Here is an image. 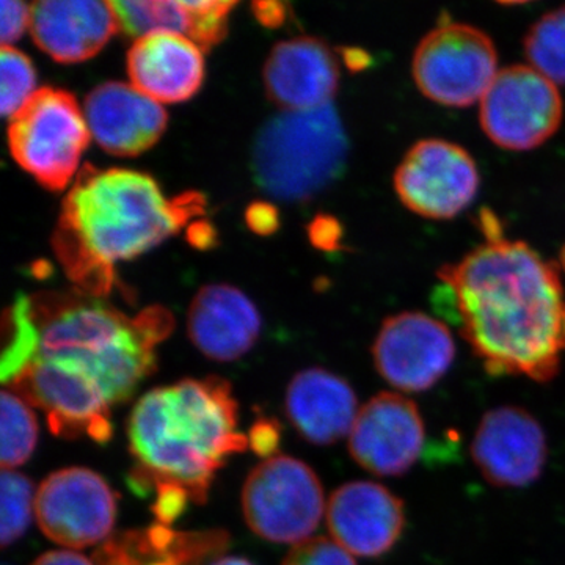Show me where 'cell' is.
Instances as JSON below:
<instances>
[{"mask_svg":"<svg viewBox=\"0 0 565 565\" xmlns=\"http://www.w3.org/2000/svg\"><path fill=\"white\" fill-rule=\"evenodd\" d=\"M192 14V31L189 39L203 51L221 43L228 31V17L236 2L228 0H185Z\"/></svg>","mask_w":565,"mask_h":565,"instance_id":"cell-29","label":"cell"},{"mask_svg":"<svg viewBox=\"0 0 565 565\" xmlns=\"http://www.w3.org/2000/svg\"><path fill=\"white\" fill-rule=\"evenodd\" d=\"M3 344L0 359V375L6 385L18 377L39 355V327L32 318L31 297L20 294L3 313Z\"/></svg>","mask_w":565,"mask_h":565,"instance_id":"cell-23","label":"cell"},{"mask_svg":"<svg viewBox=\"0 0 565 565\" xmlns=\"http://www.w3.org/2000/svg\"><path fill=\"white\" fill-rule=\"evenodd\" d=\"M523 47L530 66L553 84L565 85V7L535 21Z\"/></svg>","mask_w":565,"mask_h":565,"instance_id":"cell-26","label":"cell"},{"mask_svg":"<svg viewBox=\"0 0 565 565\" xmlns=\"http://www.w3.org/2000/svg\"><path fill=\"white\" fill-rule=\"evenodd\" d=\"M451 294L460 334L492 375L548 384L565 351V299L559 267L531 245L486 241L438 270Z\"/></svg>","mask_w":565,"mask_h":565,"instance_id":"cell-1","label":"cell"},{"mask_svg":"<svg viewBox=\"0 0 565 565\" xmlns=\"http://www.w3.org/2000/svg\"><path fill=\"white\" fill-rule=\"evenodd\" d=\"M426 444V424L414 401L379 393L362 405L349 434V452L364 471L399 478L415 467Z\"/></svg>","mask_w":565,"mask_h":565,"instance_id":"cell-13","label":"cell"},{"mask_svg":"<svg viewBox=\"0 0 565 565\" xmlns=\"http://www.w3.org/2000/svg\"><path fill=\"white\" fill-rule=\"evenodd\" d=\"M359 411V399L351 384L322 367L300 371L286 392L289 422L313 445L343 440L351 434Z\"/></svg>","mask_w":565,"mask_h":565,"instance_id":"cell-22","label":"cell"},{"mask_svg":"<svg viewBox=\"0 0 565 565\" xmlns=\"http://www.w3.org/2000/svg\"><path fill=\"white\" fill-rule=\"evenodd\" d=\"M481 177L470 152L444 139L416 141L397 166L394 192L408 211L449 221L475 202Z\"/></svg>","mask_w":565,"mask_h":565,"instance_id":"cell-10","label":"cell"},{"mask_svg":"<svg viewBox=\"0 0 565 565\" xmlns=\"http://www.w3.org/2000/svg\"><path fill=\"white\" fill-rule=\"evenodd\" d=\"M188 332L207 359L234 362L258 341L262 316L241 289L230 285L204 286L189 308Z\"/></svg>","mask_w":565,"mask_h":565,"instance_id":"cell-21","label":"cell"},{"mask_svg":"<svg viewBox=\"0 0 565 565\" xmlns=\"http://www.w3.org/2000/svg\"><path fill=\"white\" fill-rule=\"evenodd\" d=\"M564 104L557 85L530 65H512L494 77L481 99L479 122L497 147L531 151L561 128Z\"/></svg>","mask_w":565,"mask_h":565,"instance_id":"cell-9","label":"cell"},{"mask_svg":"<svg viewBox=\"0 0 565 565\" xmlns=\"http://www.w3.org/2000/svg\"><path fill=\"white\" fill-rule=\"evenodd\" d=\"M148 565H178V564H177V561L166 559V561H156V563H151Z\"/></svg>","mask_w":565,"mask_h":565,"instance_id":"cell-39","label":"cell"},{"mask_svg":"<svg viewBox=\"0 0 565 565\" xmlns=\"http://www.w3.org/2000/svg\"><path fill=\"white\" fill-rule=\"evenodd\" d=\"M253 11H255L256 20L270 29L280 28L288 18V10L281 2H255Z\"/></svg>","mask_w":565,"mask_h":565,"instance_id":"cell-34","label":"cell"},{"mask_svg":"<svg viewBox=\"0 0 565 565\" xmlns=\"http://www.w3.org/2000/svg\"><path fill=\"white\" fill-rule=\"evenodd\" d=\"M137 462L158 490L203 501L215 471L248 440L237 430V405L221 377L185 379L140 397L128 423Z\"/></svg>","mask_w":565,"mask_h":565,"instance_id":"cell-3","label":"cell"},{"mask_svg":"<svg viewBox=\"0 0 565 565\" xmlns=\"http://www.w3.org/2000/svg\"><path fill=\"white\" fill-rule=\"evenodd\" d=\"M348 150L343 122L333 104L282 111L256 137L253 177L274 199L307 202L343 173Z\"/></svg>","mask_w":565,"mask_h":565,"instance_id":"cell-5","label":"cell"},{"mask_svg":"<svg viewBox=\"0 0 565 565\" xmlns=\"http://www.w3.org/2000/svg\"><path fill=\"white\" fill-rule=\"evenodd\" d=\"M211 565H253V564L248 563V561L244 559V557L228 556V557H222V559L215 561V563H212Z\"/></svg>","mask_w":565,"mask_h":565,"instance_id":"cell-38","label":"cell"},{"mask_svg":"<svg viewBox=\"0 0 565 565\" xmlns=\"http://www.w3.org/2000/svg\"><path fill=\"white\" fill-rule=\"evenodd\" d=\"M326 516L333 541L353 557L367 559L388 555L407 525L404 501L373 481L338 487L327 503Z\"/></svg>","mask_w":565,"mask_h":565,"instance_id":"cell-16","label":"cell"},{"mask_svg":"<svg viewBox=\"0 0 565 565\" xmlns=\"http://www.w3.org/2000/svg\"><path fill=\"white\" fill-rule=\"evenodd\" d=\"M250 440L252 448L258 451V455H269V452L274 451L275 446H277V430L267 422L258 423L253 427Z\"/></svg>","mask_w":565,"mask_h":565,"instance_id":"cell-35","label":"cell"},{"mask_svg":"<svg viewBox=\"0 0 565 565\" xmlns=\"http://www.w3.org/2000/svg\"><path fill=\"white\" fill-rule=\"evenodd\" d=\"M204 196L167 200L150 174L82 167L62 204L52 247L77 291L109 296L115 263L143 255L203 214Z\"/></svg>","mask_w":565,"mask_h":565,"instance_id":"cell-2","label":"cell"},{"mask_svg":"<svg viewBox=\"0 0 565 565\" xmlns=\"http://www.w3.org/2000/svg\"><path fill=\"white\" fill-rule=\"evenodd\" d=\"M563 329H564V338H565V313H564V326H563Z\"/></svg>","mask_w":565,"mask_h":565,"instance_id":"cell-41","label":"cell"},{"mask_svg":"<svg viewBox=\"0 0 565 565\" xmlns=\"http://www.w3.org/2000/svg\"><path fill=\"white\" fill-rule=\"evenodd\" d=\"M35 519L55 544L87 548L109 537L117 519V498L95 471L63 468L47 476L36 490Z\"/></svg>","mask_w":565,"mask_h":565,"instance_id":"cell-11","label":"cell"},{"mask_svg":"<svg viewBox=\"0 0 565 565\" xmlns=\"http://www.w3.org/2000/svg\"><path fill=\"white\" fill-rule=\"evenodd\" d=\"M35 489L28 476L14 470L0 475V542L14 544L35 515Z\"/></svg>","mask_w":565,"mask_h":565,"instance_id":"cell-27","label":"cell"},{"mask_svg":"<svg viewBox=\"0 0 565 565\" xmlns=\"http://www.w3.org/2000/svg\"><path fill=\"white\" fill-rule=\"evenodd\" d=\"M371 353L375 371L392 388L424 393L451 370L456 343L440 319L422 311H404L382 322Z\"/></svg>","mask_w":565,"mask_h":565,"instance_id":"cell-12","label":"cell"},{"mask_svg":"<svg viewBox=\"0 0 565 565\" xmlns=\"http://www.w3.org/2000/svg\"><path fill=\"white\" fill-rule=\"evenodd\" d=\"M84 114L96 143L118 158L150 150L169 122L161 104L121 82H106L88 93Z\"/></svg>","mask_w":565,"mask_h":565,"instance_id":"cell-17","label":"cell"},{"mask_svg":"<svg viewBox=\"0 0 565 565\" xmlns=\"http://www.w3.org/2000/svg\"><path fill=\"white\" fill-rule=\"evenodd\" d=\"M32 565H95V563L73 550H54L41 555Z\"/></svg>","mask_w":565,"mask_h":565,"instance_id":"cell-36","label":"cell"},{"mask_svg":"<svg viewBox=\"0 0 565 565\" xmlns=\"http://www.w3.org/2000/svg\"><path fill=\"white\" fill-rule=\"evenodd\" d=\"M0 463L2 470H14L31 459L39 441V423L28 401L20 394L3 390L0 397Z\"/></svg>","mask_w":565,"mask_h":565,"instance_id":"cell-25","label":"cell"},{"mask_svg":"<svg viewBox=\"0 0 565 565\" xmlns=\"http://www.w3.org/2000/svg\"><path fill=\"white\" fill-rule=\"evenodd\" d=\"M326 511L318 475L294 457L270 456L245 481L244 519L264 541L300 544L311 539Z\"/></svg>","mask_w":565,"mask_h":565,"instance_id":"cell-7","label":"cell"},{"mask_svg":"<svg viewBox=\"0 0 565 565\" xmlns=\"http://www.w3.org/2000/svg\"><path fill=\"white\" fill-rule=\"evenodd\" d=\"M0 73H2V95H0L2 115L13 118L36 92L35 68L28 55L14 50L13 46H2Z\"/></svg>","mask_w":565,"mask_h":565,"instance_id":"cell-28","label":"cell"},{"mask_svg":"<svg viewBox=\"0 0 565 565\" xmlns=\"http://www.w3.org/2000/svg\"><path fill=\"white\" fill-rule=\"evenodd\" d=\"M90 137L77 99L51 87L33 93L9 126L11 158L54 192L63 191L73 180Z\"/></svg>","mask_w":565,"mask_h":565,"instance_id":"cell-6","label":"cell"},{"mask_svg":"<svg viewBox=\"0 0 565 565\" xmlns=\"http://www.w3.org/2000/svg\"><path fill=\"white\" fill-rule=\"evenodd\" d=\"M0 10H2L0 39H2V46H10L21 39L25 29L31 28V7L18 0H2Z\"/></svg>","mask_w":565,"mask_h":565,"instance_id":"cell-31","label":"cell"},{"mask_svg":"<svg viewBox=\"0 0 565 565\" xmlns=\"http://www.w3.org/2000/svg\"><path fill=\"white\" fill-rule=\"evenodd\" d=\"M498 73L493 40L463 22L437 25L419 41L412 61L418 90L446 107L481 103Z\"/></svg>","mask_w":565,"mask_h":565,"instance_id":"cell-8","label":"cell"},{"mask_svg":"<svg viewBox=\"0 0 565 565\" xmlns=\"http://www.w3.org/2000/svg\"><path fill=\"white\" fill-rule=\"evenodd\" d=\"M118 31L120 22L111 2L40 0L31 6L32 39L58 63L88 61Z\"/></svg>","mask_w":565,"mask_h":565,"instance_id":"cell-19","label":"cell"},{"mask_svg":"<svg viewBox=\"0 0 565 565\" xmlns=\"http://www.w3.org/2000/svg\"><path fill=\"white\" fill-rule=\"evenodd\" d=\"M111 6L120 29L129 36L140 39L154 32L191 35L192 14L185 0H121Z\"/></svg>","mask_w":565,"mask_h":565,"instance_id":"cell-24","label":"cell"},{"mask_svg":"<svg viewBox=\"0 0 565 565\" xmlns=\"http://www.w3.org/2000/svg\"><path fill=\"white\" fill-rule=\"evenodd\" d=\"M471 457L489 484L523 489L544 473L548 459L545 429L526 408L500 405L479 422Z\"/></svg>","mask_w":565,"mask_h":565,"instance_id":"cell-14","label":"cell"},{"mask_svg":"<svg viewBox=\"0 0 565 565\" xmlns=\"http://www.w3.org/2000/svg\"><path fill=\"white\" fill-rule=\"evenodd\" d=\"M340 225L330 217H318L310 228V239L316 247L332 250L340 245Z\"/></svg>","mask_w":565,"mask_h":565,"instance_id":"cell-32","label":"cell"},{"mask_svg":"<svg viewBox=\"0 0 565 565\" xmlns=\"http://www.w3.org/2000/svg\"><path fill=\"white\" fill-rule=\"evenodd\" d=\"M281 565H356V561L333 539L311 537L292 545Z\"/></svg>","mask_w":565,"mask_h":565,"instance_id":"cell-30","label":"cell"},{"mask_svg":"<svg viewBox=\"0 0 565 565\" xmlns=\"http://www.w3.org/2000/svg\"><path fill=\"white\" fill-rule=\"evenodd\" d=\"M10 385L22 399L46 412L51 430L58 437L87 434L93 440H109L110 403L84 374L63 364L35 360Z\"/></svg>","mask_w":565,"mask_h":565,"instance_id":"cell-15","label":"cell"},{"mask_svg":"<svg viewBox=\"0 0 565 565\" xmlns=\"http://www.w3.org/2000/svg\"><path fill=\"white\" fill-rule=\"evenodd\" d=\"M245 218L253 232L258 234H270L278 228L277 210L267 203L250 204Z\"/></svg>","mask_w":565,"mask_h":565,"instance_id":"cell-33","label":"cell"},{"mask_svg":"<svg viewBox=\"0 0 565 565\" xmlns=\"http://www.w3.org/2000/svg\"><path fill=\"white\" fill-rule=\"evenodd\" d=\"M126 66L132 87L159 104L189 102L204 81L203 50L181 33L140 36L128 52Z\"/></svg>","mask_w":565,"mask_h":565,"instance_id":"cell-20","label":"cell"},{"mask_svg":"<svg viewBox=\"0 0 565 565\" xmlns=\"http://www.w3.org/2000/svg\"><path fill=\"white\" fill-rule=\"evenodd\" d=\"M561 263H563V267H564V270H565V247H564V250H563V255H561Z\"/></svg>","mask_w":565,"mask_h":565,"instance_id":"cell-40","label":"cell"},{"mask_svg":"<svg viewBox=\"0 0 565 565\" xmlns=\"http://www.w3.org/2000/svg\"><path fill=\"white\" fill-rule=\"evenodd\" d=\"M31 310L40 333L35 360L84 374L110 405L129 399L152 373L156 345L173 329L172 313L158 305L129 318L79 291L36 294Z\"/></svg>","mask_w":565,"mask_h":565,"instance_id":"cell-4","label":"cell"},{"mask_svg":"<svg viewBox=\"0 0 565 565\" xmlns=\"http://www.w3.org/2000/svg\"><path fill=\"white\" fill-rule=\"evenodd\" d=\"M191 243L199 248L211 247L214 244V230L207 223L203 225H193L191 230Z\"/></svg>","mask_w":565,"mask_h":565,"instance_id":"cell-37","label":"cell"},{"mask_svg":"<svg viewBox=\"0 0 565 565\" xmlns=\"http://www.w3.org/2000/svg\"><path fill=\"white\" fill-rule=\"evenodd\" d=\"M266 95L282 111L319 109L332 104L340 85V63L322 40L281 41L264 66Z\"/></svg>","mask_w":565,"mask_h":565,"instance_id":"cell-18","label":"cell"}]
</instances>
